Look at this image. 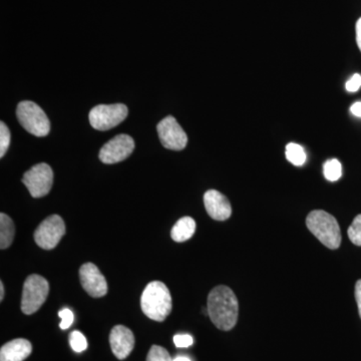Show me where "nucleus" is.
I'll return each mask as SVG.
<instances>
[{"label":"nucleus","instance_id":"obj_1","mask_svg":"<svg viewBox=\"0 0 361 361\" xmlns=\"http://www.w3.org/2000/svg\"><path fill=\"white\" fill-rule=\"evenodd\" d=\"M207 310L211 322L218 329L229 331L238 320V299L232 289L220 285L209 294Z\"/></svg>","mask_w":361,"mask_h":361},{"label":"nucleus","instance_id":"obj_2","mask_svg":"<svg viewBox=\"0 0 361 361\" xmlns=\"http://www.w3.org/2000/svg\"><path fill=\"white\" fill-rule=\"evenodd\" d=\"M142 312L149 319L161 322L172 311V296L163 282L153 281L147 285L141 297Z\"/></svg>","mask_w":361,"mask_h":361},{"label":"nucleus","instance_id":"obj_3","mask_svg":"<svg viewBox=\"0 0 361 361\" xmlns=\"http://www.w3.org/2000/svg\"><path fill=\"white\" fill-rule=\"evenodd\" d=\"M306 225L313 235L327 248H339L341 232L334 216L322 210L312 211L306 218Z\"/></svg>","mask_w":361,"mask_h":361},{"label":"nucleus","instance_id":"obj_4","mask_svg":"<svg viewBox=\"0 0 361 361\" xmlns=\"http://www.w3.org/2000/svg\"><path fill=\"white\" fill-rule=\"evenodd\" d=\"M18 122L28 133L37 137H45L51 130V123L44 110L33 102L18 104L16 110Z\"/></svg>","mask_w":361,"mask_h":361},{"label":"nucleus","instance_id":"obj_5","mask_svg":"<svg viewBox=\"0 0 361 361\" xmlns=\"http://www.w3.org/2000/svg\"><path fill=\"white\" fill-rule=\"evenodd\" d=\"M49 292V282L44 277L32 274L26 278L21 298L23 312L26 315L37 312L47 300Z\"/></svg>","mask_w":361,"mask_h":361},{"label":"nucleus","instance_id":"obj_6","mask_svg":"<svg viewBox=\"0 0 361 361\" xmlns=\"http://www.w3.org/2000/svg\"><path fill=\"white\" fill-rule=\"evenodd\" d=\"M128 113L123 104H99L90 111V126L97 130L113 129L126 120Z\"/></svg>","mask_w":361,"mask_h":361},{"label":"nucleus","instance_id":"obj_7","mask_svg":"<svg viewBox=\"0 0 361 361\" xmlns=\"http://www.w3.org/2000/svg\"><path fill=\"white\" fill-rule=\"evenodd\" d=\"M23 183L33 198H42L51 190L54 172L47 164H37L25 173Z\"/></svg>","mask_w":361,"mask_h":361},{"label":"nucleus","instance_id":"obj_8","mask_svg":"<svg viewBox=\"0 0 361 361\" xmlns=\"http://www.w3.org/2000/svg\"><path fill=\"white\" fill-rule=\"evenodd\" d=\"M66 234V224L59 215H51L40 223L35 232V243L40 248L51 250L56 248Z\"/></svg>","mask_w":361,"mask_h":361},{"label":"nucleus","instance_id":"obj_9","mask_svg":"<svg viewBox=\"0 0 361 361\" xmlns=\"http://www.w3.org/2000/svg\"><path fill=\"white\" fill-rule=\"evenodd\" d=\"M159 137L163 147L173 151H182L186 148L188 137L174 116L163 118L157 126Z\"/></svg>","mask_w":361,"mask_h":361},{"label":"nucleus","instance_id":"obj_10","mask_svg":"<svg viewBox=\"0 0 361 361\" xmlns=\"http://www.w3.org/2000/svg\"><path fill=\"white\" fill-rule=\"evenodd\" d=\"M135 142L129 135L121 134L104 145L99 151V160L104 164L120 163L132 155Z\"/></svg>","mask_w":361,"mask_h":361},{"label":"nucleus","instance_id":"obj_11","mask_svg":"<svg viewBox=\"0 0 361 361\" xmlns=\"http://www.w3.org/2000/svg\"><path fill=\"white\" fill-rule=\"evenodd\" d=\"M80 279L82 288L94 298L108 293V283L101 271L92 263H85L80 269Z\"/></svg>","mask_w":361,"mask_h":361},{"label":"nucleus","instance_id":"obj_12","mask_svg":"<svg viewBox=\"0 0 361 361\" xmlns=\"http://www.w3.org/2000/svg\"><path fill=\"white\" fill-rule=\"evenodd\" d=\"M110 343L116 357L121 360H125L134 349V334L128 327L116 325L111 329Z\"/></svg>","mask_w":361,"mask_h":361},{"label":"nucleus","instance_id":"obj_13","mask_svg":"<svg viewBox=\"0 0 361 361\" xmlns=\"http://www.w3.org/2000/svg\"><path fill=\"white\" fill-rule=\"evenodd\" d=\"M204 205L211 218L217 221L229 219L232 215V207L229 200L216 190H209L204 195Z\"/></svg>","mask_w":361,"mask_h":361},{"label":"nucleus","instance_id":"obj_14","mask_svg":"<svg viewBox=\"0 0 361 361\" xmlns=\"http://www.w3.org/2000/svg\"><path fill=\"white\" fill-rule=\"evenodd\" d=\"M32 351V343L23 338L7 342L0 349V361H23Z\"/></svg>","mask_w":361,"mask_h":361},{"label":"nucleus","instance_id":"obj_15","mask_svg":"<svg viewBox=\"0 0 361 361\" xmlns=\"http://www.w3.org/2000/svg\"><path fill=\"white\" fill-rule=\"evenodd\" d=\"M196 231V222L193 218L183 217L173 227L171 237L176 242H185L192 238Z\"/></svg>","mask_w":361,"mask_h":361},{"label":"nucleus","instance_id":"obj_16","mask_svg":"<svg viewBox=\"0 0 361 361\" xmlns=\"http://www.w3.org/2000/svg\"><path fill=\"white\" fill-rule=\"evenodd\" d=\"M16 228L13 220L6 214H0V248H8L13 244Z\"/></svg>","mask_w":361,"mask_h":361},{"label":"nucleus","instance_id":"obj_17","mask_svg":"<svg viewBox=\"0 0 361 361\" xmlns=\"http://www.w3.org/2000/svg\"><path fill=\"white\" fill-rule=\"evenodd\" d=\"M285 155H286L287 160L290 161L292 165L301 167L306 161V153L300 145L295 144V142H289L285 149Z\"/></svg>","mask_w":361,"mask_h":361},{"label":"nucleus","instance_id":"obj_18","mask_svg":"<svg viewBox=\"0 0 361 361\" xmlns=\"http://www.w3.org/2000/svg\"><path fill=\"white\" fill-rule=\"evenodd\" d=\"M323 174L329 182H336L342 176V166L341 161L336 159H331L325 161L323 165Z\"/></svg>","mask_w":361,"mask_h":361},{"label":"nucleus","instance_id":"obj_19","mask_svg":"<svg viewBox=\"0 0 361 361\" xmlns=\"http://www.w3.org/2000/svg\"><path fill=\"white\" fill-rule=\"evenodd\" d=\"M349 239L356 246H361V214L356 216L353 224L348 228Z\"/></svg>","mask_w":361,"mask_h":361},{"label":"nucleus","instance_id":"obj_20","mask_svg":"<svg viewBox=\"0 0 361 361\" xmlns=\"http://www.w3.org/2000/svg\"><path fill=\"white\" fill-rule=\"evenodd\" d=\"M70 343L71 348L75 351V353H82L87 348V339L84 334L80 331H73L70 336Z\"/></svg>","mask_w":361,"mask_h":361},{"label":"nucleus","instance_id":"obj_21","mask_svg":"<svg viewBox=\"0 0 361 361\" xmlns=\"http://www.w3.org/2000/svg\"><path fill=\"white\" fill-rule=\"evenodd\" d=\"M147 361H173L170 353L165 348L159 345H153L149 349Z\"/></svg>","mask_w":361,"mask_h":361},{"label":"nucleus","instance_id":"obj_22","mask_svg":"<svg viewBox=\"0 0 361 361\" xmlns=\"http://www.w3.org/2000/svg\"><path fill=\"white\" fill-rule=\"evenodd\" d=\"M11 145V132L4 122L0 123V157L4 158Z\"/></svg>","mask_w":361,"mask_h":361},{"label":"nucleus","instance_id":"obj_23","mask_svg":"<svg viewBox=\"0 0 361 361\" xmlns=\"http://www.w3.org/2000/svg\"><path fill=\"white\" fill-rule=\"evenodd\" d=\"M59 316L61 318V324H59V327L63 330L70 329L73 322V311L68 310V308H63V310L59 311Z\"/></svg>","mask_w":361,"mask_h":361},{"label":"nucleus","instance_id":"obj_24","mask_svg":"<svg viewBox=\"0 0 361 361\" xmlns=\"http://www.w3.org/2000/svg\"><path fill=\"white\" fill-rule=\"evenodd\" d=\"M174 343L179 348H189L193 344V337L189 334H178L174 336Z\"/></svg>","mask_w":361,"mask_h":361},{"label":"nucleus","instance_id":"obj_25","mask_svg":"<svg viewBox=\"0 0 361 361\" xmlns=\"http://www.w3.org/2000/svg\"><path fill=\"white\" fill-rule=\"evenodd\" d=\"M345 87L348 92H357L361 87V75L360 73H355V75H353V78L346 82Z\"/></svg>","mask_w":361,"mask_h":361},{"label":"nucleus","instance_id":"obj_26","mask_svg":"<svg viewBox=\"0 0 361 361\" xmlns=\"http://www.w3.org/2000/svg\"><path fill=\"white\" fill-rule=\"evenodd\" d=\"M355 299L357 303L358 312L361 318V279L358 280L355 284Z\"/></svg>","mask_w":361,"mask_h":361},{"label":"nucleus","instance_id":"obj_27","mask_svg":"<svg viewBox=\"0 0 361 361\" xmlns=\"http://www.w3.org/2000/svg\"><path fill=\"white\" fill-rule=\"evenodd\" d=\"M355 30L356 44H357L358 49H360L361 51V18L357 20V23H356Z\"/></svg>","mask_w":361,"mask_h":361},{"label":"nucleus","instance_id":"obj_28","mask_svg":"<svg viewBox=\"0 0 361 361\" xmlns=\"http://www.w3.org/2000/svg\"><path fill=\"white\" fill-rule=\"evenodd\" d=\"M350 111L353 116L361 118V102L353 104V106H350Z\"/></svg>","mask_w":361,"mask_h":361},{"label":"nucleus","instance_id":"obj_29","mask_svg":"<svg viewBox=\"0 0 361 361\" xmlns=\"http://www.w3.org/2000/svg\"><path fill=\"white\" fill-rule=\"evenodd\" d=\"M4 286L2 282H0V300H4Z\"/></svg>","mask_w":361,"mask_h":361},{"label":"nucleus","instance_id":"obj_30","mask_svg":"<svg viewBox=\"0 0 361 361\" xmlns=\"http://www.w3.org/2000/svg\"><path fill=\"white\" fill-rule=\"evenodd\" d=\"M173 361H191V360L186 357V356H177Z\"/></svg>","mask_w":361,"mask_h":361}]
</instances>
